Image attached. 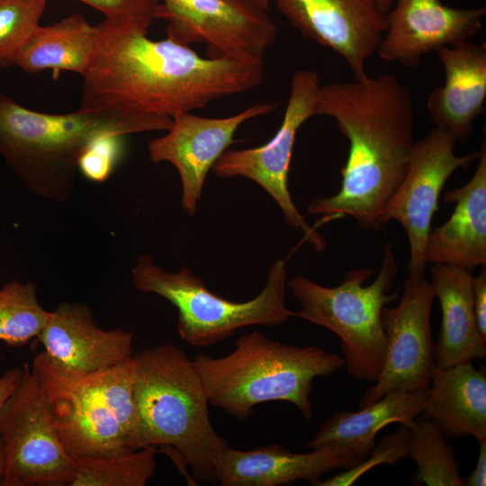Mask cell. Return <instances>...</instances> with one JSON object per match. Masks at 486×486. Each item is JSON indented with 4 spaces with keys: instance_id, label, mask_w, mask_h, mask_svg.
<instances>
[{
    "instance_id": "1",
    "label": "cell",
    "mask_w": 486,
    "mask_h": 486,
    "mask_svg": "<svg viewBox=\"0 0 486 486\" xmlns=\"http://www.w3.org/2000/svg\"><path fill=\"white\" fill-rule=\"evenodd\" d=\"M150 24L105 18L96 25L94 58L83 76L82 111H112L168 124L180 113L257 86L263 61L202 58L166 37L152 40Z\"/></svg>"
},
{
    "instance_id": "2",
    "label": "cell",
    "mask_w": 486,
    "mask_h": 486,
    "mask_svg": "<svg viewBox=\"0 0 486 486\" xmlns=\"http://www.w3.org/2000/svg\"><path fill=\"white\" fill-rule=\"evenodd\" d=\"M315 115L335 120L349 141L340 190L314 198L308 212L329 220L349 216L364 230H380L384 210L403 181L414 146V104L395 75L365 76L320 86Z\"/></svg>"
},
{
    "instance_id": "3",
    "label": "cell",
    "mask_w": 486,
    "mask_h": 486,
    "mask_svg": "<svg viewBox=\"0 0 486 486\" xmlns=\"http://www.w3.org/2000/svg\"><path fill=\"white\" fill-rule=\"evenodd\" d=\"M169 128L162 122L112 111L43 113L0 91V156L32 194L57 203L72 197L79 157L94 140Z\"/></svg>"
},
{
    "instance_id": "4",
    "label": "cell",
    "mask_w": 486,
    "mask_h": 486,
    "mask_svg": "<svg viewBox=\"0 0 486 486\" xmlns=\"http://www.w3.org/2000/svg\"><path fill=\"white\" fill-rule=\"evenodd\" d=\"M132 360L139 449L155 446L189 466L195 482L218 484L214 459L228 444L212 427L193 360L173 344L150 347Z\"/></svg>"
},
{
    "instance_id": "5",
    "label": "cell",
    "mask_w": 486,
    "mask_h": 486,
    "mask_svg": "<svg viewBox=\"0 0 486 486\" xmlns=\"http://www.w3.org/2000/svg\"><path fill=\"white\" fill-rule=\"evenodd\" d=\"M235 346L220 358L198 354L193 363L210 404L238 419L249 417L256 405L283 400L310 420L313 380L330 376L346 364L338 354L278 342L259 331L240 336Z\"/></svg>"
},
{
    "instance_id": "6",
    "label": "cell",
    "mask_w": 486,
    "mask_h": 486,
    "mask_svg": "<svg viewBox=\"0 0 486 486\" xmlns=\"http://www.w3.org/2000/svg\"><path fill=\"white\" fill-rule=\"evenodd\" d=\"M373 271L356 269L346 273L340 284L328 287L297 275L289 288L301 304L293 317L324 327L341 341L345 367L351 376L369 382L378 379L387 352L381 321L382 310L398 299L390 292L398 274V263L388 243L376 278L364 285Z\"/></svg>"
},
{
    "instance_id": "7",
    "label": "cell",
    "mask_w": 486,
    "mask_h": 486,
    "mask_svg": "<svg viewBox=\"0 0 486 486\" xmlns=\"http://www.w3.org/2000/svg\"><path fill=\"white\" fill-rule=\"evenodd\" d=\"M130 273L137 290L159 295L176 308L177 332L194 346H211L248 326H279L294 314L285 304L287 270L283 258L271 265L263 290L242 302L211 292L186 266L176 272L165 270L148 254L138 258Z\"/></svg>"
},
{
    "instance_id": "8",
    "label": "cell",
    "mask_w": 486,
    "mask_h": 486,
    "mask_svg": "<svg viewBox=\"0 0 486 486\" xmlns=\"http://www.w3.org/2000/svg\"><path fill=\"white\" fill-rule=\"evenodd\" d=\"M19 385L0 410L6 465L3 486L69 485L75 460L63 446L38 381L24 363Z\"/></svg>"
},
{
    "instance_id": "9",
    "label": "cell",
    "mask_w": 486,
    "mask_h": 486,
    "mask_svg": "<svg viewBox=\"0 0 486 486\" xmlns=\"http://www.w3.org/2000/svg\"><path fill=\"white\" fill-rule=\"evenodd\" d=\"M320 76L310 68L297 69L292 76L291 91L282 124L266 144L248 149H227L212 170L219 178L242 176L261 186L277 203L286 222L301 231L304 240L318 252L326 243L293 203L288 187L291 158L299 129L315 116Z\"/></svg>"
},
{
    "instance_id": "10",
    "label": "cell",
    "mask_w": 486,
    "mask_h": 486,
    "mask_svg": "<svg viewBox=\"0 0 486 486\" xmlns=\"http://www.w3.org/2000/svg\"><path fill=\"white\" fill-rule=\"evenodd\" d=\"M155 19L177 43H204L209 58L244 62L263 61L277 33L266 11L243 0H162Z\"/></svg>"
},
{
    "instance_id": "11",
    "label": "cell",
    "mask_w": 486,
    "mask_h": 486,
    "mask_svg": "<svg viewBox=\"0 0 486 486\" xmlns=\"http://www.w3.org/2000/svg\"><path fill=\"white\" fill-rule=\"evenodd\" d=\"M31 368L69 454L101 456L130 452L116 416L83 374L63 367L45 351L35 356Z\"/></svg>"
},
{
    "instance_id": "12",
    "label": "cell",
    "mask_w": 486,
    "mask_h": 486,
    "mask_svg": "<svg viewBox=\"0 0 486 486\" xmlns=\"http://www.w3.org/2000/svg\"><path fill=\"white\" fill-rule=\"evenodd\" d=\"M455 144L436 127L415 141L407 174L384 210V223L394 220L407 233L409 275H425L427 241L445 184L457 169H466L479 158L480 150L457 156Z\"/></svg>"
},
{
    "instance_id": "13",
    "label": "cell",
    "mask_w": 486,
    "mask_h": 486,
    "mask_svg": "<svg viewBox=\"0 0 486 486\" xmlns=\"http://www.w3.org/2000/svg\"><path fill=\"white\" fill-rule=\"evenodd\" d=\"M402 286L399 303L382 310L386 357L378 379L364 393L359 408L394 391L429 389L430 374L436 364L430 330L434 291L425 275H409Z\"/></svg>"
},
{
    "instance_id": "14",
    "label": "cell",
    "mask_w": 486,
    "mask_h": 486,
    "mask_svg": "<svg viewBox=\"0 0 486 486\" xmlns=\"http://www.w3.org/2000/svg\"><path fill=\"white\" fill-rule=\"evenodd\" d=\"M275 108L274 104H254L225 118L180 113L165 135L148 142L152 162H167L176 168L182 183L181 205L188 215L196 213L207 174L234 142L238 127Z\"/></svg>"
},
{
    "instance_id": "15",
    "label": "cell",
    "mask_w": 486,
    "mask_h": 486,
    "mask_svg": "<svg viewBox=\"0 0 486 486\" xmlns=\"http://www.w3.org/2000/svg\"><path fill=\"white\" fill-rule=\"evenodd\" d=\"M301 34L339 54L355 78L366 75L365 63L386 31L385 14L373 0H274Z\"/></svg>"
},
{
    "instance_id": "16",
    "label": "cell",
    "mask_w": 486,
    "mask_h": 486,
    "mask_svg": "<svg viewBox=\"0 0 486 486\" xmlns=\"http://www.w3.org/2000/svg\"><path fill=\"white\" fill-rule=\"evenodd\" d=\"M486 8H456L442 0H394L385 14L386 31L376 50L380 58L405 68L416 67L424 55L474 37Z\"/></svg>"
},
{
    "instance_id": "17",
    "label": "cell",
    "mask_w": 486,
    "mask_h": 486,
    "mask_svg": "<svg viewBox=\"0 0 486 486\" xmlns=\"http://www.w3.org/2000/svg\"><path fill=\"white\" fill-rule=\"evenodd\" d=\"M374 446L330 445L308 453H292L279 445L250 450L228 446L215 456L218 483L222 486H280L298 480L317 486L334 470H347L364 461Z\"/></svg>"
},
{
    "instance_id": "18",
    "label": "cell",
    "mask_w": 486,
    "mask_h": 486,
    "mask_svg": "<svg viewBox=\"0 0 486 486\" xmlns=\"http://www.w3.org/2000/svg\"><path fill=\"white\" fill-rule=\"evenodd\" d=\"M37 338L50 359L80 374L113 366L133 356V333L101 328L91 309L79 302L66 301L50 311Z\"/></svg>"
},
{
    "instance_id": "19",
    "label": "cell",
    "mask_w": 486,
    "mask_h": 486,
    "mask_svg": "<svg viewBox=\"0 0 486 486\" xmlns=\"http://www.w3.org/2000/svg\"><path fill=\"white\" fill-rule=\"evenodd\" d=\"M436 52L444 67L445 82L429 94L427 110L436 128L456 142H465L484 111L486 43L465 41Z\"/></svg>"
},
{
    "instance_id": "20",
    "label": "cell",
    "mask_w": 486,
    "mask_h": 486,
    "mask_svg": "<svg viewBox=\"0 0 486 486\" xmlns=\"http://www.w3.org/2000/svg\"><path fill=\"white\" fill-rule=\"evenodd\" d=\"M477 166L465 184L444 195L454 203L449 219L431 230L426 246L427 263L474 270L486 265V143L482 142Z\"/></svg>"
},
{
    "instance_id": "21",
    "label": "cell",
    "mask_w": 486,
    "mask_h": 486,
    "mask_svg": "<svg viewBox=\"0 0 486 486\" xmlns=\"http://www.w3.org/2000/svg\"><path fill=\"white\" fill-rule=\"evenodd\" d=\"M431 286L439 301L442 322L436 344L435 363L450 367L486 358V339L479 331L472 302L473 270L432 264Z\"/></svg>"
},
{
    "instance_id": "22",
    "label": "cell",
    "mask_w": 486,
    "mask_h": 486,
    "mask_svg": "<svg viewBox=\"0 0 486 486\" xmlns=\"http://www.w3.org/2000/svg\"><path fill=\"white\" fill-rule=\"evenodd\" d=\"M433 421L446 437L486 439V371L472 361L450 367L435 364L419 415Z\"/></svg>"
},
{
    "instance_id": "23",
    "label": "cell",
    "mask_w": 486,
    "mask_h": 486,
    "mask_svg": "<svg viewBox=\"0 0 486 486\" xmlns=\"http://www.w3.org/2000/svg\"><path fill=\"white\" fill-rule=\"evenodd\" d=\"M96 25L80 14H73L50 25L34 30L20 49L14 62L28 74L52 70L72 71L83 76L94 58L97 44Z\"/></svg>"
},
{
    "instance_id": "24",
    "label": "cell",
    "mask_w": 486,
    "mask_h": 486,
    "mask_svg": "<svg viewBox=\"0 0 486 486\" xmlns=\"http://www.w3.org/2000/svg\"><path fill=\"white\" fill-rule=\"evenodd\" d=\"M428 390L394 391L358 411H337L323 422L304 448L330 445H372L381 429L392 423L409 428L420 415Z\"/></svg>"
},
{
    "instance_id": "25",
    "label": "cell",
    "mask_w": 486,
    "mask_h": 486,
    "mask_svg": "<svg viewBox=\"0 0 486 486\" xmlns=\"http://www.w3.org/2000/svg\"><path fill=\"white\" fill-rule=\"evenodd\" d=\"M158 449L148 446L130 453L73 456L76 469L70 486H144L155 475Z\"/></svg>"
},
{
    "instance_id": "26",
    "label": "cell",
    "mask_w": 486,
    "mask_h": 486,
    "mask_svg": "<svg viewBox=\"0 0 486 486\" xmlns=\"http://www.w3.org/2000/svg\"><path fill=\"white\" fill-rule=\"evenodd\" d=\"M410 430L408 456L417 466L414 484L463 486L454 449L438 427L418 416Z\"/></svg>"
},
{
    "instance_id": "27",
    "label": "cell",
    "mask_w": 486,
    "mask_h": 486,
    "mask_svg": "<svg viewBox=\"0 0 486 486\" xmlns=\"http://www.w3.org/2000/svg\"><path fill=\"white\" fill-rule=\"evenodd\" d=\"M49 313L38 300L33 281L6 283L0 287V341L7 346H25L39 337Z\"/></svg>"
},
{
    "instance_id": "28",
    "label": "cell",
    "mask_w": 486,
    "mask_h": 486,
    "mask_svg": "<svg viewBox=\"0 0 486 486\" xmlns=\"http://www.w3.org/2000/svg\"><path fill=\"white\" fill-rule=\"evenodd\" d=\"M83 374L116 416L129 450H138L140 418L134 396L132 357L113 366Z\"/></svg>"
},
{
    "instance_id": "29",
    "label": "cell",
    "mask_w": 486,
    "mask_h": 486,
    "mask_svg": "<svg viewBox=\"0 0 486 486\" xmlns=\"http://www.w3.org/2000/svg\"><path fill=\"white\" fill-rule=\"evenodd\" d=\"M45 0H0V69L14 66L16 56L40 25Z\"/></svg>"
},
{
    "instance_id": "30",
    "label": "cell",
    "mask_w": 486,
    "mask_h": 486,
    "mask_svg": "<svg viewBox=\"0 0 486 486\" xmlns=\"http://www.w3.org/2000/svg\"><path fill=\"white\" fill-rule=\"evenodd\" d=\"M410 436V428L400 424L395 432L385 435L364 461L325 481H320L317 486H349L379 464H396L409 455Z\"/></svg>"
},
{
    "instance_id": "31",
    "label": "cell",
    "mask_w": 486,
    "mask_h": 486,
    "mask_svg": "<svg viewBox=\"0 0 486 486\" xmlns=\"http://www.w3.org/2000/svg\"><path fill=\"white\" fill-rule=\"evenodd\" d=\"M123 137L107 134L91 142L79 157L78 172L91 182H105L122 157Z\"/></svg>"
},
{
    "instance_id": "32",
    "label": "cell",
    "mask_w": 486,
    "mask_h": 486,
    "mask_svg": "<svg viewBox=\"0 0 486 486\" xmlns=\"http://www.w3.org/2000/svg\"><path fill=\"white\" fill-rule=\"evenodd\" d=\"M49 1V0H45ZM97 11L105 18L137 21L151 24L160 0H78Z\"/></svg>"
},
{
    "instance_id": "33",
    "label": "cell",
    "mask_w": 486,
    "mask_h": 486,
    "mask_svg": "<svg viewBox=\"0 0 486 486\" xmlns=\"http://www.w3.org/2000/svg\"><path fill=\"white\" fill-rule=\"evenodd\" d=\"M472 290L477 326L482 337L486 339V265L482 266L476 276H472Z\"/></svg>"
},
{
    "instance_id": "34",
    "label": "cell",
    "mask_w": 486,
    "mask_h": 486,
    "mask_svg": "<svg viewBox=\"0 0 486 486\" xmlns=\"http://www.w3.org/2000/svg\"><path fill=\"white\" fill-rule=\"evenodd\" d=\"M479 457L473 471L468 477L462 479L463 485L485 486L486 485V439L479 442Z\"/></svg>"
},
{
    "instance_id": "35",
    "label": "cell",
    "mask_w": 486,
    "mask_h": 486,
    "mask_svg": "<svg viewBox=\"0 0 486 486\" xmlns=\"http://www.w3.org/2000/svg\"><path fill=\"white\" fill-rule=\"evenodd\" d=\"M22 367H14L0 377V410L22 377Z\"/></svg>"
},
{
    "instance_id": "36",
    "label": "cell",
    "mask_w": 486,
    "mask_h": 486,
    "mask_svg": "<svg viewBox=\"0 0 486 486\" xmlns=\"http://www.w3.org/2000/svg\"><path fill=\"white\" fill-rule=\"evenodd\" d=\"M6 455L4 444L0 440V485H3V479L5 472Z\"/></svg>"
},
{
    "instance_id": "37",
    "label": "cell",
    "mask_w": 486,
    "mask_h": 486,
    "mask_svg": "<svg viewBox=\"0 0 486 486\" xmlns=\"http://www.w3.org/2000/svg\"><path fill=\"white\" fill-rule=\"evenodd\" d=\"M378 9L382 13L386 14L392 7L394 0H373Z\"/></svg>"
},
{
    "instance_id": "38",
    "label": "cell",
    "mask_w": 486,
    "mask_h": 486,
    "mask_svg": "<svg viewBox=\"0 0 486 486\" xmlns=\"http://www.w3.org/2000/svg\"><path fill=\"white\" fill-rule=\"evenodd\" d=\"M256 7L268 12L270 10V0H243Z\"/></svg>"
}]
</instances>
